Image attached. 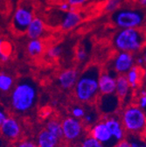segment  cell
<instances>
[{"label": "cell", "mask_w": 146, "mask_h": 147, "mask_svg": "<svg viewBox=\"0 0 146 147\" xmlns=\"http://www.w3.org/2000/svg\"><path fill=\"white\" fill-rule=\"evenodd\" d=\"M38 101V88L29 79H22L13 86L9 96L11 111L17 115L30 112Z\"/></svg>", "instance_id": "obj_1"}, {"label": "cell", "mask_w": 146, "mask_h": 147, "mask_svg": "<svg viewBox=\"0 0 146 147\" xmlns=\"http://www.w3.org/2000/svg\"><path fill=\"white\" fill-rule=\"evenodd\" d=\"M102 70L96 65H89L78 76L76 83L74 87V95L75 99L86 104L95 103L98 98V78Z\"/></svg>", "instance_id": "obj_2"}, {"label": "cell", "mask_w": 146, "mask_h": 147, "mask_svg": "<svg viewBox=\"0 0 146 147\" xmlns=\"http://www.w3.org/2000/svg\"><path fill=\"white\" fill-rule=\"evenodd\" d=\"M126 133L142 136L146 129L145 111L135 103L124 106L119 115Z\"/></svg>", "instance_id": "obj_3"}, {"label": "cell", "mask_w": 146, "mask_h": 147, "mask_svg": "<svg viewBox=\"0 0 146 147\" xmlns=\"http://www.w3.org/2000/svg\"><path fill=\"white\" fill-rule=\"evenodd\" d=\"M144 33L141 29H120L113 38V46L118 52L139 53L144 45Z\"/></svg>", "instance_id": "obj_4"}, {"label": "cell", "mask_w": 146, "mask_h": 147, "mask_svg": "<svg viewBox=\"0 0 146 147\" xmlns=\"http://www.w3.org/2000/svg\"><path fill=\"white\" fill-rule=\"evenodd\" d=\"M111 21L120 29H140L145 21V14L140 9L119 8L112 13Z\"/></svg>", "instance_id": "obj_5"}, {"label": "cell", "mask_w": 146, "mask_h": 147, "mask_svg": "<svg viewBox=\"0 0 146 147\" xmlns=\"http://www.w3.org/2000/svg\"><path fill=\"white\" fill-rule=\"evenodd\" d=\"M34 18V6L32 1L31 0H21L12 16V30L17 34L26 33L28 26Z\"/></svg>", "instance_id": "obj_6"}, {"label": "cell", "mask_w": 146, "mask_h": 147, "mask_svg": "<svg viewBox=\"0 0 146 147\" xmlns=\"http://www.w3.org/2000/svg\"><path fill=\"white\" fill-rule=\"evenodd\" d=\"M62 140L70 145L77 146L81 140L87 135L86 127L82 121L71 116L63 118L61 121Z\"/></svg>", "instance_id": "obj_7"}, {"label": "cell", "mask_w": 146, "mask_h": 147, "mask_svg": "<svg viewBox=\"0 0 146 147\" xmlns=\"http://www.w3.org/2000/svg\"><path fill=\"white\" fill-rule=\"evenodd\" d=\"M0 136L7 142L15 143L22 136V125L20 121L14 116L9 115L0 125Z\"/></svg>", "instance_id": "obj_8"}, {"label": "cell", "mask_w": 146, "mask_h": 147, "mask_svg": "<svg viewBox=\"0 0 146 147\" xmlns=\"http://www.w3.org/2000/svg\"><path fill=\"white\" fill-rule=\"evenodd\" d=\"M87 135L91 136L102 144L105 147H114L116 144V140L111 136L110 132L108 131L107 126L105 125L104 121L100 119L92 126L88 127Z\"/></svg>", "instance_id": "obj_9"}, {"label": "cell", "mask_w": 146, "mask_h": 147, "mask_svg": "<svg viewBox=\"0 0 146 147\" xmlns=\"http://www.w3.org/2000/svg\"><path fill=\"white\" fill-rule=\"evenodd\" d=\"M96 102H97L98 112L102 114V116H110L116 114L122 104L120 99L116 96V94L103 96L100 95Z\"/></svg>", "instance_id": "obj_10"}, {"label": "cell", "mask_w": 146, "mask_h": 147, "mask_svg": "<svg viewBox=\"0 0 146 147\" xmlns=\"http://www.w3.org/2000/svg\"><path fill=\"white\" fill-rule=\"evenodd\" d=\"M135 66V57L132 53L118 52L112 62L113 72L116 75H126L132 67Z\"/></svg>", "instance_id": "obj_11"}, {"label": "cell", "mask_w": 146, "mask_h": 147, "mask_svg": "<svg viewBox=\"0 0 146 147\" xmlns=\"http://www.w3.org/2000/svg\"><path fill=\"white\" fill-rule=\"evenodd\" d=\"M102 120L104 121L105 125L107 126L108 131L110 132L113 138L116 142L122 140L126 138L127 133L124 130V128L121 123L120 117L118 115L114 114L110 116H102Z\"/></svg>", "instance_id": "obj_12"}, {"label": "cell", "mask_w": 146, "mask_h": 147, "mask_svg": "<svg viewBox=\"0 0 146 147\" xmlns=\"http://www.w3.org/2000/svg\"><path fill=\"white\" fill-rule=\"evenodd\" d=\"M117 75L110 71H102L98 78L99 95H112L116 91V79Z\"/></svg>", "instance_id": "obj_13"}, {"label": "cell", "mask_w": 146, "mask_h": 147, "mask_svg": "<svg viewBox=\"0 0 146 147\" xmlns=\"http://www.w3.org/2000/svg\"><path fill=\"white\" fill-rule=\"evenodd\" d=\"M82 20V15L76 8L71 7L68 11L62 12L61 20V28L63 31H70L75 28Z\"/></svg>", "instance_id": "obj_14"}, {"label": "cell", "mask_w": 146, "mask_h": 147, "mask_svg": "<svg viewBox=\"0 0 146 147\" xmlns=\"http://www.w3.org/2000/svg\"><path fill=\"white\" fill-rule=\"evenodd\" d=\"M132 89L131 88L126 76L124 75H118L116 79V96L120 99L121 102L128 105V99L132 98ZM126 106V105H125Z\"/></svg>", "instance_id": "obj_15"}, {"label": "cell", "mask_w": 146, "mask_h": 147, "mask_svg": "<svg viewBox=\"0 0 146 147\" xmlns=\"http://www.w3.org/2000/svg\"><path fill=\"white\" fill-rule=\"evenodd\" d=\"M80 73L75 68H67L61 71L58 76V83L63 89L69 90L74 88Z\"/></svg>", "instance_id": "obj_16"}, {"label": "cell", "mask_w": 146, "mask_h": 147, "mask_svg": "<svg viewBox=\"0 0 146 147\" xmlns=\"http://www.w3.org/2000/svg\"><path fill=\"white\" fill-rule=\"evenodd\" d=\"M46 31V25L42 18L35 17L28 26L26 33L30 40L40 39Z\"/></svg>", "instance_id": "obj_17"}, {"label": "cell", "mask_w": 146, "mask_h": 147, "mask_svg": "<svg viewBox=\"0 0 146 147\" xmlns=\"http://www.w3.org/2000/svg\"><path fill=\"white\" fill-rule=\"evenodd\" d=\"M61 142V139L51 134L46 129H43L38 133L36 139L38 147H59Z\"/></svg>", "instance_id": "obj_18"}, {"label": "cell", "mask_w": 146, "mask_h": 147, "mask_svg": "<svg viewBox=\"0 0 146 147\" xmlns=\"http://www.w3.org/2000/svg\"><path fill=\"white\" fill-rule=\"evenodd\" d=\"M142 73L143 69L135 65L125 75L128 83L132 90H137L140 88L142 82Z\"/></svg>", "instance_id": "obj_19"}, {"label": "cell", "mask_w": 146, "mask_h": 147, "mask_svg": "<svg viewBox=\"0 0 146 147\" xmlns=\"http://www.w3.org/2000/svg\"><path fill=\"white\" fill-rule=\"evenodd\" d=\"M44 50H45V46L40 39L30 40L26 47L27 53L32 58L38 57L40 55H41Z\"/></svg>", "instance_id": "obj_20"}, {"label": "cell", "mask_w": 146, "mask_h": 147, "mask_svg": "<svg viewBox=\"0 0 146 147\" xmlns=\"http://www.w3.org/2000/svg\"><path fill=\"white\" fill-rule=\"evenodd\" d=\"M45 129L53 136L62 140V127L61 122L56 118H50L47 120L45 125Z\"/></svg>", "instance_id": "obj_21"}, {"label": "cell", "mask_w": 146, "mask_h": 147, "mask_svg": "<svg viewBox=\"0 0 146 147\" xmlns=\"http://www.w3.org/2000/svg\"><path fill=\"white\" fill-rule=\"evenodd\" d=\"M13 52L12 45L10 41L0 38V61L7 62L10 61Z\"/></svg>", "instance_id": "obj_22"}, {"label": "cell", "mask_w": 146, "mask_h": 147, "mask_svg": "<svg viewBox=\"0 0 146 147\" xmlns=\"http://www.w3.org/2000/svg\"><path fill=\"white\" fill-rule=\"evenodd\" d=\"M14 85V79L11 75L5 73H0V93H10Z\"/></svg>", "instance_id": "obj_23"}, {"label": "cell", "mask_w": 146, "mask_h": 147, "mask_svg": "<svg viewBox=\"0 0 146 147\" xmlns=\"http://www.w3.org/2000/svg\"><path fill=\"white\" fill-rule=\"evenodd\" d=\"M99 119H101V116L100 113L98 112V110H87L86 109V113L83 117V118L81 119L83 124L85 125V127L88 128L90 126H92L93 124H95L96 122L99 121Z\"/></svg>", "instance_id": "obj_24"}, {"label": "cell", "mask_w": 146, "mask_h": 147, "mask_svg": "<svg viewBox=\"0 0 146 147\" xmlns=\"http://www.w3.org/2000/svg\"><path fill=\"white\" fill-rule=\"evenodd\" d=\"M79 147H105L99 141L95 139L89 135H86L80 142Z\"/></svg>", "instance_id": "obj_25"}, {"label": "cell", "mask_w": 146, "mask_h": 147, "mask_svg": "<svg viewBox=\"0 0 146 147\" xmlns=\"http://www.w3.org/2000/svg\"><path fill=\"white\" fill-rule=\"evenodd\" d=\"M122 1L123 0H106V2L103 5L104 11L108 13L115 12L120 8Z\"/></svg>", "instance_id": "obj_26"}, {"label": "cell", "mask_w": 146, "mask_h": 147, "mask_svg": "<svg viewBox=\"0 0 146 147\" xmlns=\"http://www.w3.org/2000/svg\"><path fill=\"white\" fill-rule=\"evenodd\" d=\"M126 138L129 141L131 147H146L145 141L143 138H142V136L128 134Z\"/></svg>", "instance_id": "obj_27"}, {"label": "cell", "mask_w": 146, "mask_h": 147, "mask_svg": "<svg viewBox=\"0 0 146 147\" xmlns=\"http://www.w3.org/2000/svg\"><path fill=\"white\" fill-rule=\"evenodd\" d=\"M46 56L51 60H57L62 54V48L61 46H52L46 50Z\"/></svg>", "instance_id": "obj_28"}, {"label": "cell", "mask_w": 146, "mask_h": 147, "mask_svg": "<svg viewBox=\"0 0 146 147\" xmlns=\"http://www.w3.org/2000/svg\"><path fill=\"white\" fill-rule=\"evenodd\" d=\"M143 110L146 109V90L145 88H140L137 94V101L135 103Z\"/></svg>", "instance_id": "obj_29"}, {"label": "cell", "mask_w": 146, "mask_h": 147, "mask_svg": "<svg viewBox=\"0 0 146 147\" xmlns=\"http://www.w3.org/2000/svg\"><path fill=\"white\" fill-rule=\"evenodd\" d=\"M70 113H71V117L81 120L86 113V109L81 105H75L71 108Z\"/></svg>", "instance_id": "obj_30"}, {"label": "cell", "mask_w": 146, "mask_h": 147, "mask_svg": "<svg viewBox=\"0 0 146 147\" xmlns=\"http://www.w3.org/2000/svg\"><path fill=\"white\" fill-rule=\"evenodd\" d=\"M75 57H76V60L77 61L79 62H85L87 58H88V53H87V51L85 47H78L77 50H76V53H75Z\"/></svg>", "instance_id": "obj_31"}, {"label": "cell", "mask_w": 146, "mask_h": 147, "mask_svg": "<svg viewBox=\"0 0 146 147\" xmlns=\"http://www.w3.org/2000/svg\"><path fill=\"white\" fill-rule=\"evenodd\" d=\"M13 147H38V145L31 139H20L14 143Z\"/></svg>", "instance_id": "obj_32"}, {"label": "cell", "mask_w": 146, "mask_h": 147, "mask_svg": "<svg viewBox=\"0 0 146 147\" xmlns=\"http://www.w3.org/2000/svg\"><path fill=\"white\" fill-rule=\"evenodd\" d=\"M65 1L71 6L77 9V7H80L83 5H85L88 0H65Z\"/></svg>", "instance_id": "obj_33"}, {"label": "cell", "mask_w": 146, "mask_h": 147, "mask_svg": "<svg viewBox=\"0 0 146 147\" xmlns=\"http://www.w3.org/2000/svg\"><path fill=\"white\" fill-rule=\"evenodd\" d=\"M52 114V110L50 108H45L40 112V116H41L42 119H50Z\"/></svg>", "instance_id": "obj_34"}, {"label": "cell", "mask_w": 146, "mask_h": 147, "mask_svg": "<svg viewBox=\"0 0 146 147\" xmlns=\"http://www.w3.org/2000/svg\"><path fill=\"white\" fill-rule=\"evenodd\" d=\"M9 116L7 110L5 109V108L0 103V125L2 124V123L5 120V118Z\"/></svg>", "instance_id": "obj_35"}, {"label": "cell", "mask_w": 146, "mask_h": 147, "mask_svg": "<svg viewBox=\"0 0 146 147\" xmlns=\"http://www.w3.org/2000/svg\"><path fill=\"white\" fill-rule=\"evenodd\" d=\"M135 65L142 68V67L145 65V57L141 56V55H139L137 57H135Z\"/></svg>", "instance_id": "obj_36"}, {"label": "cell", "mask_w": 146, "mask_h": 147, "mask_svg": "<svg viewBox=\"0 0 146 147\" xmlns=\"http://www.w3.org/2000/svg\"><path fill=\"white\" fill-rule=\"evenodd\" d=\"M114 147H131V145H130V143L128 141V139L125 138L124 139L116 142V144H115Z\"/></svg>", "instance_id": "obj_37"}, {"label": "cell", "mask_w": 146, "mask_h": 147, "mask_svg": "<svg viewBox=\"0 0 146 147\" xmlns=\"http://www.w3.org/2000/svg\"><path fill=\"white\" fill-rule=\"evenodd\" d=\"M58 8H59V10H60L61 11H62V12H66V11H68L70 10L71 6H70V5H69L66 1H63V2H61V3L59 5Z\"/></svg>", "instance_id": "obj_38"}, {"label": "cell", "mask_w": 146, "mask_h": 147, "mask_svg": "<svg viewBox=\"0 0 146 147\" xmlns=\"http://www.w3.org/2000/svg\"><path fill=\"white\" fill-rule=\"evenodd\" d=\"M7 8V0H0V11H5Z\"/></svg>", "instance_id": "obj_39"}, {"label": "cell", "mask_w": 146, "mask_h": 147, "mask_svg": "<svg viewBox=\"0 0 146 147\" xmlns=\"http://www.w3.org/2000/svg\"><path fill=\"white\" fill-rule=\"evenodd\" d=\"M0 147H5V140H4V138L1 136H0Z\"/></svg>", "instance_id": "obj_40"}, {"label": "cell", "mask_w": 146, "mask_h": 147, "mask_svg": "<svg viewBox=\"0 0 146 147\" xmlns=\"http://www.w3.org/2000/svg\"><path fill=\"white\" fill-rule=\"evenodd\" d=\"M137 1H138V3L141 5H143V7H145V5H146V0H137Z\"/></svg>", "instance_id": "obj_41"}]
</instances>
